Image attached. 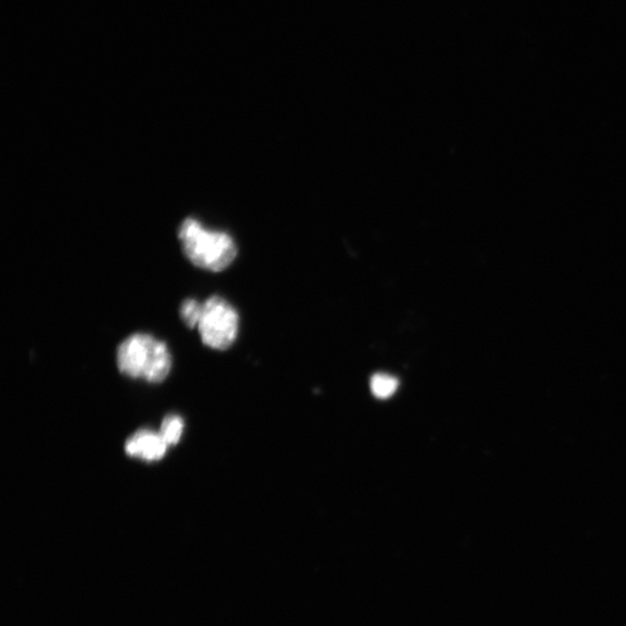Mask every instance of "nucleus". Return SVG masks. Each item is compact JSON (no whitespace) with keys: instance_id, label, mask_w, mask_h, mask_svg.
I'll return each mask as SVG.
<instances>
[{"instance_id":"f257e3e1","label":"nucleus","mask_w":626,"mask_h":626,"mask_svg":"<svg viewBox=\"0 0 626 626\" xmlns=\"http://www.w3.org/2000/svg\"><path fill=\"white\" fill-rule=\"evenodd\" d=\"M117 362L122 374L150 384L166 380L172 368L167 344L142 334L130 336L119 346Z\"/></svg>"},{"instance_id":"f03ea898","label":"nucleus","mask_w":626,"mask_h":626,"mask_svg":"<svg viewBox=\"0 0 626 626\" xmlns=\"http://www.w3.org/2000/svg\"><path fill=\"white\" fill-rule=\"evenodd\" d=\"M178 236L187 259L202 269L222 271L237 257L236 244L229 235L209 231L195 219L185 220Z\"/></svg>"},{"instance_id":"7ed1b4c3","label":"nucleus","mask_w":626,"mask_h":626,"mask_svg":"<svg viewBox=\"0 0 626 626\" xmlns=\"http://www.w3.org/2000/svg\"><path fill=\"white\" fill-rule=\"evenodd\" d=\"M198 330L206 346L219 350L228 349L237 339L239 316L226 299L212 296L202 304Z\"/></svg>"},{"instance_id":"20e7f679","label":"nucleus","mask_w":626,"mask_h":626,"mask_svg":"<svg viewBox=\"0 0 626 626\" xmlns=\"http://www.w3.org/2000/svg\"><path fill=\"white\" fill-rule=\"evenodd\" d=\"M168 449L169 446L161 438L160 433L150 429L136 431L125 446L128 456L147 461L160 460L167 455Z\"/></svg>"},{"instance_id":"39448f33","label":"nucleus","mask_w":626,"mask_h":626,"mask_svg":"<svg viewBox=\"0 0 626 626\" xmlns=\"http://www.w3.org/2000/svg\"><path fill=\"white\" fill-rule=\"evenodd\" d=\"M398 379L387 374H376L371 378V391L378 399L390 398L398 389Z\"/></svg>"},{"instance_id":"423d86ee","label":"nucleus","mask_w":626,"mask_h":626,"mask_svg":"<svg viewBox=\"0 0 626 626\" xmlns=\"http://www.w3.org/2000/svg\"><path fill=\"white\" fill-rule=\"evenodd\" d=\"M183 427V420L177 415H171L162 420L159 433L161 438L171 447L180 441Z\"/></svg>"},{"instance_id":"0eeeda50","label":"nucleus","mask_w":626,"mask_h":626,"mask_svg":"<svg viewBox=\"0 0 626 626\" xmlns=\"http://www.w3.org/2000/svg\"><path fill=\"white\" fill-rule=\"evenodd\" d=\"M202 305L197 299H186L180 308V317L190 329L198 328Z\"/></svg>"}]
</instances>
